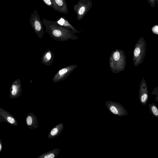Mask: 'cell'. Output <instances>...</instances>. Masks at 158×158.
Listing matches in <instances>:
<instances>
[{
    "label": "cell",
    "instance_id": "cell-12",
    "mask_svg": "<svg viewBox=\"0 0 158 158\" xmlns=\"http://www.w3.org/2000/svg\"><path fill=\"white\" fill-rule=\"evenodd\" d=\"M139 94V98L141 103L145 106L148 102V89L145 85L140 86Z\"/></svg>",
    "mask_w": 158,
    "mask_h": 158
},
{
    "label": "cell",
    "instance_id": "cell-18",
    "mask_svg": "<svg viewBox=\"0 0 158 158\" xmlns=\"http://www.w3.org/2000/svg\"><path fill=\"white\" fill-rule=\"evenodd\" d=\"M42 1L48 6L52 8V0H42Z\"/></svg>",
    "mask_w": 158,
    "mask_h": 158
},
{
    "label": "cell",
    "instance_id": "cell-13",
    "mask_svg": "<svg viewBox=\"0 0 158 158\" xmlns=\"http://www.w3.org/2000/svg\"><path fill=\"white\" fill-rule=\"evenodd\" d=\"M63 123H59L53 127L49 132L48 139H52L59 136L63 131L64 128Z\"/></svg>",
    "mask_w": 158,
    "mask_h": 158
},
{
    "label": "cell",
    "instance_id": "cell-1",
    "mask_svg": "<svg viewBox=\"0 0 158 158\" xmlns=\"http://www.w3.org/2000/svg\"><path fill=\"white\" fill-rule=\"evenodd\" d=\"M42 22L45 27L46 32L56 41H63L69 40H76L79 38L70 29L60 26L54 21L43 19Z\"/></svg>",
    "mask_w": 158,
    "mask_h": 158
},
{
    "label": "cell",
    "instance_id": "cell-14",
    "mask_svg": "<svg viewBox=\"0 0 158 158\" xmlns=\"http://www.w3.org/2000/svg\"><path fill=\"white\" fill-rule=\"evenodd\" d=\"M60 151L59 149L55 148L41 154L37 158H54L58 155Z\"/></svg>",
    "mask_w": 158,
    "mask_h": 158
},
{
    "label": "cell",
    "instance_id": "cell-22",
    "mask_svg": "<svg viewBox=\"0 0 158 158\" xmlns=\"http://www.w3.org/2000/svg\"><path fill=\"white\" fill-rule=\"evenodd\" d=\"M0 122H6L5 120L0 115Z\"/></svg>",
    "mask_w": 158,
    "mask_h": 158
},
{
    "label": "cell",
    "instance_id": "cell-17",
    "mask_svg": "<svg viewBox=\"0 0 158 158\" xmlns=\"http://www.w3.org/2000/svg\"><path fill=\"white\" fill-rule=\"evenodd\" d=\"M141 50L138 47H136L135 48L134 52V56L136 57L138 56L140 54Z\"/></svg>",
    "mask_w": 158,
    "mask_h": 158
},
{
    "label": "cell",
    "instance_id": "cell-16",
    "mask_svg": "<svg viewBox=\"0 0 158 158\" xmlns=\"http://www.w3.org/2000/svg\"><path fill=\"white\" fill-rule=\"evenodd\" d=\"M113 57L114 59L116 61L118 60L120 57V54L118 51H116L114 52L113 55Z\"/></svg>",
    "mask_w": 158,
    "mask_h": 158
},
{
    "label": "cell",
    "instance_id": "cell-8",
    "mask_svg": "<svg viewBox=\"0 0 158 158\" xmlns=\"http://www.w3.org/2000/svg\"><path fill=\"white\" fill-rule=\"evenodd\" d=\"M0 115L5 120L6 123L14 126H17L18 123L15 118L8 111L1 107H0Z\"/></svg>",
    "mask_w": 158,
    "mask_h": 158
},
{
    "label": "cell",
    "instance_id": "cell-6",
    "mask_svg": "<svg viewBox=\"0 0 158 158\" xmlns=\"http://www.w3.org/2000/svg\"><path fill=\"white\" fill-rule=\"evenodd\" d=\"M22 91L20 80L17 79L14 81L11 85L10 98L14 99L19 97L21 96Z\"/></svg>",
    "mask_w": 158,
    "mask_h": 158
},
{
    "label": "cell",
    "instance_id": "cell-20",
    "mask_svg": "<svg viewBox=\"0 0 158 158\" xmlns=\"http://www.w3.org/2000/svg\"><path fill=\"white\" fill-rule=\"evenodd\" d=\"M152 31L154 33L158 34V26L156 25L153 26L152 28Z\"/></svg>",
    "mask_w": 158,
    "mask_h": 158
},
{
    "label": "cell",
    "instance_id": "cell-11",
    "mask_svg": "<svg viewBox=\"0 0 158 158\" xmlns=\"http://www.w3.org/2000/svg\"><path fill=\"white\" fill-rule=\"evenodd\" d=\"M26 122L27 127L30 129L36 128L39 126L37 118L33 113H29L27 114Z\"/></svg>",
    "mask_w": 158,
    "mask_h": 158
},
{
    "label": "cell",
    "instance_id": "cell-5",
    "mask_svg": "<svg viewBox=\"0 0 158 158\" xmlns=\"http://www.w3.org/2000/svg\"><path fill=\"white\" fill-rule=\"evenodd\" d=\"M77 66L76 64L70 65L59 70L53 77V82L56 83L65 79Z\"/></svg>",
    "mask_w": 158,
    "mask_h": 158
},
{
    "label": "cell",
    "instance_id": "cell-7",
    "mask_svg": "<svg viewBox=\"0 0 158 158\" xmlns=\"http://www.w3.org/2000/svg\"><path fill=\"white\" fill-rule=\"evenodd\" d=\"M52 8L56 11L66 14L68 12L67 5L65 0H52Z\"/></svg>",
    "mask_w": 158,
    "mask_h": 158
},
{
    "label": "cell",
    "instance_id": "cell-2",
    "mask_svg": "<svg viewBox=\"0 0 158 158\" xmlns=\"http://www.w3.org/2000/svg\"><path fill=\"white\" fill-rule=\"evenodd\" d=\"M93 3L90 0H79L75 4L73 10L77 15V20H81L92 8Z\"/></svg>",
    "mask_w": 158,
    "mask_h": 158
},
{
    "label": "cell",
    "instance_id": "cell-3",
    "mask_svg": "<svg viewBox=\"0 0 158 158\" xmlns=\"http://www.w3.org/2000/svg\"><path fill=\"white\" fill-rule=\"evenodd\" d=\"M31 15L30 24L37 36L39 38H41L44 34V28L38 12L35 10Z\"/></svg>",
    "mask_w": 158,
    "mask_h": 158
},
{
    "label": "cell",
    "instance_id": "cell-15",
    "mask_svg": "<svg viewBox=\"0 0 158 158\" xmlns=\"http://www.w3.org/2000/svg\"><path fill=\"white\" fill-rule=\"evenodd\" d=\"M149 111L153 116H154L158 118V109L156 106L153 103L151 104H149Z\"/></svg>",
    "mask_w": 158,
    "mask_h": 158
},
{
    "label": "cell",
    "instance_id": "cell-9",
    "mask_svg": "<svg viewBox=\"0 0 158 158\" xmlns=\"http://www.w3.org/2000/svg\"><path fill=\"white\" fill-rule=\"evenodd\" d=\"M54 57L53 52L51 50L48 49L43 54L41 62L45 65L50 66L53 62Z\"/></svg>",
    "mask_w": 158,
    "mask_h": 158
},
{
    "label": "cell",
    "instance_id": "cell-21",
    "mask_svg": "<svg viewBox=\"0 0 158 158\" xmlns=\"http://www.w3.org/2000/svg\"><path fill=\"white\" fill-rule=\"evenodd\" d=\"M2 144L1 140L0 139V153L2 150Z\"/></svg>",
    "mask_w": 158,
    "mask_h": 158
},
{
    "label": "cell",
    "instance_id": "cell-19",
    "mask_svg": "<svg viewBox=\"0 0 158 158\" xmlns=\"http://www.w3.org/2000/svg\"><path fill=\"white\" fill-rule=\"evenodd\" d=\"M147 1L152 8L155 7L156 2L158 4V0H147Z\"/></svg>",
    "mask_w": 158,
    "mask_h": 158
},
{
    "label": "cell",
    "instance_id": "cell-4",
    "mask_svg": "<svg viewBox=\"0 0 158 158\" xmlns=\"http://www.w3.org/2000/svg\"><path fill=\"white\" fill-rule=\"evenodd\" d=\"M105 103L108 109L113 114L118 116H123L128 114L127 111L119 103L110 101H106Z\"/></svg>",
    "mask_w": 158,
    "mask_h": 158
},
{
    "label": "cell",
    "instance_id": "cell-10",
    "mask_svg": "<svg viewBox=\"0 0 158 158\" xmlns=\"http://www.w3.org/2000/svg\"><path fill=\"white\" fill-rule=\"evenodd\" d=\"M57 24L70 29L74 34L81 33V31L75 29L64 17H60L54 21Z\"/></svg>",
    "mask_w": 158,
    "mask_h": 158
}]
</instances>
